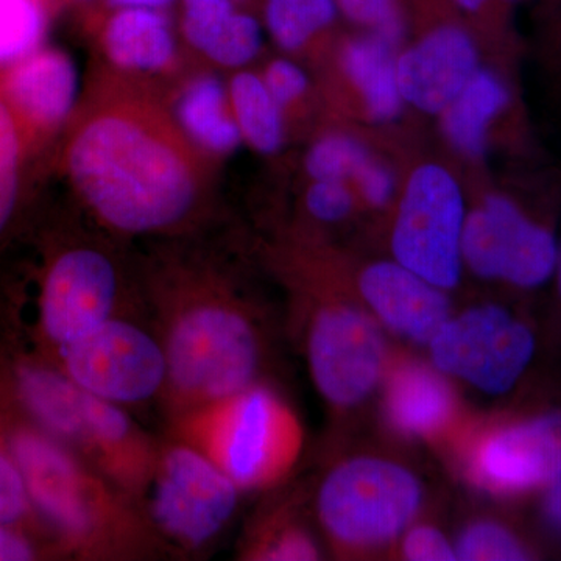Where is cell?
Masks as SVG:
<instances>
[{"label":"cell","mask_w":561,"mask_h":561,"mask_svg":"<svg viewBox=\"0 0 561 561\" xmlns=\"http://www.w3.org/2000/svg\"><path fill=\"white\" fill-rule=\"evenodd\" d=\"M198 151L171 114L133 92L102 95L68 147V172L87 208L122 234H160L197 213Z\"/></svg>","instance_id":"obj_1"},{"label":"cell","mask_w":561,"mask_h":561,"mask_svg":"<svg viewBox=\"0 0 561 561\" xmlns=\"http://www.w3.org/2000/svg\"><path fill=\"white\" fill-rule=\"evenodd\" d=\"M168 359L165 391L184 413L249 389L260 370L256 328L213 287H190L173 300L160 339Z\"/></svg>","instance_id":"obj_2"},{"label":"cell","mask_w":561,"mask_h":561,"mask_svg":"<svg viewBox=\"0 0 561 561\" xmlns=\"http://www.w3.org/2000/svg\"><path fill=\"white\" fill-rule=\"evenodd\" d=\"M183 430L184 442L206 454L241 490L279 481L301 448L297 416L260 383L184 413Z\"/></svg>","instance_id":"obj_3"},{"label":"cell","mask_w":561,"mask_h":561,"mask_svg":"<svg viewBox=\"0 0 561 561\" xmlns=\"http://www.w3.org/2000/svg\"><path fill=\"white\" fill-rule=\"evenodd\" d=\"M423 501L421 483L390 460L359 457L339 465L319 491L320 522L353 551L381 548L409 529Z\"/></svg>","instance_id":"obj_4"},{"label":"cell","mask_w":561,"mask_h":561,"mask_svg":"<svg viewBox=\"0 0 561 561\" xmlns=\"http://www.w3.org/2000/svg\"><path fill=\"white\" fill-rule=\"evenodd\" d=\"M465 220L463 192L453 173L438 164L420 165L405 181L394 217V261L442 289H453L463 267Z\"/></svg>","instance_id":"obj_5"},{"label":"cell","mask_w":561,"mask_h":561,"mask_svg":"<svg viewBox=\"0 0 561 561\" xmlns=\"http://www.w3.org/2000/svg\"><path fill=\"white\" fill-rule=\"evenodd\" d=\"M10 451L28 497L51 526L83 551L101 546L116 512L102 482L58 442L39 432H16Z\"/></svg>","instance_id":"obj_6"},{"label":"cell","mask_w":561,"mask_h":561,"mask_svg":"<svg viewBox=\"0 0 561 561\" xmlns=\"http://www.w3.org/2000/svg\"><path fill=\"white\" fill-rule=\"evenodd\" d=\"M151 522L172 541L198 549L230 523L239 486L191 443H175L158 454L151 472Z\"/></svg>","instance_id":"obj_7"},{"label":"cell","mask_w":561,"mask_h":561,"mask_svg":"<svg viewBox=\"0 0 561 561\" xmlns=\"http://www.w3.org/2000/svg\"><path fill=\"white\" fill-rule=\"evenodd\" d=\"M427 345L443 375L497 394L522 378L534 357L535 339L511 312L485 305L449 317Z\"/></svg>","instance_id":"obj_8"},{"label":"cell","mask_w":561,"mask_h":561,"mask_svg":"<svg viewBox=\"0 0 561 561\" xmlns=\"http://www.w3.org/2000/svg\"><path fill=\"white\" fill-rule=\"evenodd\" d=\"M20 393L44 430L76 446L99 470L119 461L138 440L135 423L119 404L81 389L65 371L24 368Z\"/></svg>","instance_id":"obj_9"},{"label":"cell","mask_w":561,"mask_h":561,"mask_svg":"<svg viewBox=\"0 0 561 561\" xmlns=\"http://www.w3.org/2000/svg\"><path fill=\"white\" fill-rule=\"evenodd\" d=\"M66 375L114 404H139L165 389L168 359L160 339L131 321L110 319L60 348Z\"/></svg>","instance_id":"obj_10"},{"label":"cell","mask_w":561,"mask_h":561,"mask_svg":"<svg viewBox=\"0 0 561 561\" xmlns=\"http://www.w3.org/2000/svg\"><path fill=\"white\" fill-rule=\"evenodd\" d=\"M461 257L481 278L531 289L556 273L559 245L512 198L490 194L467 213Z\"/></svg>","instance_id":"obj_11"},{"label":"cell","mask_w":561,"mask_h":561,"mask_svg":"<svg viewBox=\"0 0 561 561\" xmlns=\"http://www.w3.org/2000/svg\"><path fill=\"white\" fill-rule=\"evenodd\" d=\"M309 367L324 400L337 408L364 401L387 370V346L371 317L354 306L328 305L313 316Z\"/></svg>","instance_id":"obj_12"},{"label":"cell","mask_w":561,"mask_h":561,"mask_svg":"<svg viewBox=\"0 0 561 561\" xmlns=\"http://www.w3.org/2000/svg\"><path fill=\"white\" fill-rule=\"evenodd\" d=\"M468 478L497 494L524 493L561 474V412L482 432L463 456Z\"/></svg>","instance_id":"obj_13"},{"label":"cell","mask_w":561,"mask_h":561,"mask_svg":"<svg viewBox=\"0 0 561 561\" xmlns=\"http://www.w3.org/2000/svg\"><path fill=\"white\" fill-rule=\"evenodd\" d=\"M117 298L119 275L108 254L76 247L58 256L47 273L41 324L60 350L113 319Z\"/></svg>","instance_id":"obj_14"},{"label":"cell","mask_w":561,"mask_h":561,"mask_svg":"<svg viewBox=\"0 0 561 561\" xmlns=\"http://www.w3.org/2000/svg\"><path fill=\"white\" fill-rule=\"evenodd\" d=\"M479 68L470 33L459 25H438L397 58L402 101L423 113L440 114Z\"/></svg>","instance_id":"obj_15"},{"label":"cell","mask_w":561,"mask_h":561,"mask_svg":"<svg viewBox=\"0 0 561 561\" xmlns=\"http://www.w3.org/2000/svg\"><path fill=\"white\" fill-rule=\"evenodd\" d=\"M359 290L386 327L415 342L430 343L451 317L446 290L397 261L368 265L360 273Z\"/></svg>","instance_id":"obj_16"},{"label":"cell","mask_w":561,"mask_h":561,"mask_svg":"<svg viewBox=\"0 0 561 561\" xmlns=\"http://www.w3.org/2000/svg\"><path fill=\"white\" fill-rule=\"evenodd\" d=\"M101 46L114 68L131 76H160L179 54L168 10L114 7L102 22Z\"/></svg>","instance_id":"obj_17"},{"label":"cell","mask_w":561,"mask_h":561,"mask_svg":"<svg viewBox=\"0 0 561 561\" xmlns=\"http://www.w3.org/2000/svg\"><path fill=\"white\" fill-rule=\"evenodd\" d=\"M180 28L192 49L224 68H242L260 54L261 22L236 0H179Z\"/></svg>","instance_id":"obj_18"},{"label":"cell","mask_w":561,"mask_h":561,"mask_svg":"<svg viewBox=\"0 0 561 561\" xmlns=\"http://www.w3.org/2000/svg\"><path fill=\"white\" fill-rule=\"evenodd\" d=\"M383 404L391 426L409 437H437L449 430L457 413L456 397L442 371L416 362L389 373Z\"/></svg>","instance_id":"obj_19"},{"label":"cell","mask_w":561,"mask_h":561,"mask_svg":"<svg viewBox=\"0 0 561 561\" xmlns=\"http://www.w3.org/2000/svg\"><path fill=\"white\" fill-rule=\"evenodd\" d=\"M7 80L14 108L39 127H57L68 119L79 95V73L65 51H32L16 61Z\"/></svg>","instance_id":"obj_20"},{"label":"cell","mask_w":561,"mask_h":561,"mask_svg":"<svg viewBox=\"0 0 561 561\" xmlns=\"http://www.w3.org/2000/svg\"><path fill=\"white\" fill-rule=\"evenodd\" d=\"M173 121L201 153L224 157L242 142L224 81L213 73L187 80L173 103Z\"/></svg>","instance_id":"obj_21"},{"label":"cell","mask_w":561,"mask_h":561,"mask_svg":"<svg viewBox=\"0 0 561 561\" xmlns=\"http://www.w3.org/2000/svg\"><path fill=\"white\" fill-rule=\"evenodd\" d=\"M507 83L496 72L479 68L453 102L442 111V130L465 157L485 153L493 122L511 105Z\"/></svg>","instance_id":"obj_22"},{"label":"cell","mask_w":561,"mask_h":561,"mask_svg":"<svg viewBox=\"0 0 561 561\" xmlns=\"http://www.w3.org/2000/svg\"><path fill=\"white\" fill-rule=\"evenodd\" d=\"M393 49L389 43L368 32L346 41L341 54L346 79L359 94L368 116L379 122L394 119L404 105Z\"/></svg>","instance_id":"obj_23"},{"label":"cell","mask_w":561,"mask_h":561,"mask_svg":"<svg viewBox=\"0 0 561 561\" xmlns=\"http://www.w3.org/2000/svg\"><path fill=\"white\" fill-rule=\"evenodd\" d=\"M228 92L242 139L260 153L278 151L286 138L284 110L273 99L261 76L242 70L232 77Z\"/></svg>","instance_id":"obj_24"},{"label":"cell","mask_w":561,"mask_h":561,"mask_svg":"<svg viewBox=\"0 0 561 561\" xmlns=\"http://www.w3.org/2000/svg\"><path fill=\"white\" fill-rule=\"evenodd\" d=\"M337 14V0H264L265 28L286 51L305 49Z\"/></svg>","instance_id":"obj_25"},{"label":"cell","mask_w":561,"mask_h":561,"mask_svg":"<svg viewBox=\"0 0 561 561\" xmlns=\"http://www.w3.org/2000/svg\"><path fill=\"white\" fill-rule=\"evenodd\" d=\"M47 16L41 0H0V65L38 49Z\"/></svg>","instance_id":"obj_26"},{"label":"cell","mask_w":561,"mask_h":561,"mask_svg":"<svg viewBox=\"0 0 561 561\" xmlns=\"http://www.w3.org/2000/svg\"><path fill=\"white\" fill-rule=\"evenodd\" d=\"M368 157L367 149L353 136L328 133L306 153L305 168L312 180L348 181Z\"/></svg>","instance_id":"obj_27"},{"label":"cell","mask_w":561,"mask_h":561,"mask_svg":"<svg viewBox=\"0 0 561 561\" xmlns=\"http://www.w3.org/2000/svg\"><path fill=\"white\" fill-rule=\"evenodd\" d=\"M457 560L512 561L529 559L523 542L501 524L481 522L472 524L456 542Z\"/></svg>","instance_id":"obj_28"},{"label":"cell","mask_w":561,"mask_h":561,"mask_svg":"<svg viewBox=\"0 0 561 561\" xmlns=\"http://www.w3.org/2000/svg\"><path fill=\"white\" fill-rule=\"evenodd\" d=\"M20 161L21 140L16 121L9 105L0 101V231L16 205Z\"/></svg>","instance_id":"obj_29"},{"label":"cell","mask_w":561,"mask_h":561,"mask_svg":"<svg viewBox=\"0 0 561 561\" xmlns=\"http://www.w3.org/2000/svg\"><path fill=\"white\" fill-rule=\"evenodd\" d=\"M339 13L397 46L404 32L400 0H337Z\"/></svg>","instance_id":"obj_30"},{"label":"cell","mask_w":561,"mask_h":561,"mask_svg":"<svg viewBox=\"0 0 561 561\" xmlns=\"http://www.w3.org/2000/svg\"><path fill=\"white\" fill-rule=\"evenodd\" d=\"M305 202L313 219L334 224L350 216L354 208V194L348 181L313 180Z\"/></svg>","instance_id":"obj_31"},{"label":"cell","mask_w":561,"mask_h":561,"mask_svg":"<svg viewBox=\"0 0 561 561\" xmlns=\"http://www.w3.org/2000/svg\"><path fill=\"white\" fill-rule=\"evenodd\" d=\"M261 79L283 110L300 102L309 87L305 70L286 58H276L268 62Z\"/></svg>","instance_id":"obj_32"},{"label":"cell","mask_w":561,"mask_h":561,"mask_svg":"<svg viewBox=\"0 0 561 561\" xmlns=\"http://www.w3.org/2000/svg\"><path fill=\"white\" fill-rule=\"evenodd\" d=\"M28 502L31 497L16 461L0 451V523L20 522L27 512Z\"/></svg>","instance_id":"obj_33"},{"label":"cell","mask_w":561,"mask_h":561,"mask_svg":"<svg viewBox=\"0 0 561 561\" xmlns=\"http://www.w3.org/2000/svg\"><path fill=\"white\" fill-rule=\"evenodd\" d=\"M404 559L412 561L457 560L456 548L440 530L430 526L412 527L404 531L401 545Z\"/></svg>","instance_id":"obj_34"},{"label":"cell","mask_w":561,"mask_h":561,"mask_svg":"<svg viewBox=\"0 0 561 561\" xmlns=\"http://www.w3.org/2000/svg\"><path fill=\"white\" fill-rule=\"evenodd\" d=\"M354 187L371 208H382L391 201L394 179L387 165L368 157L353 175Z\"/></svg>","instance_id":"obj_35"},{"label":"cell","mask_w":561,"mask_h":561,"mask_svg":"<svg viewBox=\"0 0 561 561\" xmlns=\"http://www.w3.org/2000/svg\"><path fill=\"white\" fill-rule=\"evenodd\" d=\"M257 559L273 561H305L319 559V549L306 531L287 529L279 531L262 545Z\"/></svg>","instance_id":"obj_36"},{"label":"cell","mask_w":561,"mask_h":561,"mask_svg":"<svg viewBox=\"0 0 561 561\" xmlns=\"http://www.w3.org/2000/svg\"><path fill=\"white\" fill-rule=\"evenodd\" d=\"M11 524L0 523V561H28L35 559L31 542L18 531L10 529Z\"/></svg>","instance_id":"obj_37"},{"label":"cell","mask_w":561,"mask_h":561,"mask_svg":"<svg viewBox=\"0 0 561 561\" xmlns=\"http://www.w3.org/2000/svg\"><path fill=\"white\" fill-rule=\"evenodd\" d=\"M545 512L552 526L561 530V474L551 483V489L546 496Z\"/></svg>","instance_id":"obj_38"},{"label":"cell","mask_w":561,"mask_h":561,"mask_svg":"<svg viewBox=\"0 0 561 561\" xmlns=\"http://www.w3.org/2000/svg\"><path fill=\"white\" fill-rule=\"evenodd\" d=\"M518 2L519 0H454V3H456L461 11L470 14L483 13V11L493 9V7L507 9V7H513Z\"/></svg>","instance_id":"obj_39"},{"label":"cell","mask_w":561,"mask_h":561,"mask_svg":"<svg viewBox=\"0 0 561 561\" xmlns=\"http://www.w3.org/2000/svg\"><path fill=\"white\" fill-rule=\"evenodd\" d=\"M111 9L114 7H144V9L168 10L176 0H106Z\"/></svg>","instance_id":"obj_40"},{"label":"cell","mask_w":561,"mask_h":561,"mask_svg":"<svg viewBox=\"0 0 561 561\" xmlns=\"http://www.w3.org/2000/svg\"><path fill=\"white\" fill-rule=\"evenodd\" d=\"M553 275H557V283H559V290L561 295V250L559 249V260H557V267L556 273Z\"/></svg>","instance_id":"obj_41"},{"label":"cell","mask_w":561,"mask_h":561,"mask_svg":"<svg viewBox=\"0 0 561 561\" xmlns=\"http://www.w3.org/2000/svg\"><path fill=\"white\" fill-rule=\"evenodd\" d=\"M236 2H242V0H236Z\"/></svg>","instance_id":"obj_42"},{"label":"cell","mask_w":561,"mask_h":561,"mask_svg":"<svg viewBox=\"0 0 561 561\" xmlns=\"http://www.w3.org/2000/svg\"><path fill=\"white\" fill-rule=\"evenodd\" d=\"M83 2H88V0H83Z\"/></svg>","instance_id":"obj_43"}]
</instances>
